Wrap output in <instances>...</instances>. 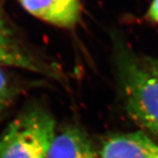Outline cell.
Returning a JSON list of instances; mask_svg holds the SVG:
<instances>
[{
    "label": "cell",
    "instance_id": "6",
    "mask_svg": "<svg viewBox=\"0 0 158 158\" xmlns=\"http://www.w3.org/2000/svg\"><path fill=\"white\" fill-rule=\"evenodd\" d=\"M47 158H97L89 139L76 127L56 134Z\"/></svg>",
    "mask_w": 158,
    "mask_h": 158
},
{
    "label": "cell",
    "instance_id": "2",
    "mask_svg": "<svg viewBox=\"0 0 158 158\" xmlns=\"http://www.w3.org/2000/svg\"><path fill=\"white\" fill-rule=\"evenodd\" d=\"M56 135L50 113L38 106L26 109L0 135V158H47Z\"/></svg>",
    "mask_w": 158,
    "mask_h": 158
},
{
    "label": "cell",
    "instance_id": "4",
    "mask_svg": "<svg viewBox=\"0 0 158 158\" xmlns=\"http://www.w3.org/2000/svg\"><path fill=\"white\" fill-rule=\"evenodd\" d=\"M20 6L34 18L63 28H70L78 22L81 14L79 0H18Z\"/></svg>",
    "mask_w": 158,
    "mask_h": 158
},
{
    "label": "cell",
    "instance_id": "1",
    "mask_svg": "<svg viewBox=\"0 0 158 158\" xmlns=\"http://www.w3.org/2000/svg\"><path fill=\"white\" fill-rule=\"evenodd\" d=\"M116 65L125 106L130 117L158 138V76L124 51L118 54Z\"/></svg>",
    "mask_w": 158,
    "mask_h": 158
},
{
    "label": "cell",
    "instance_id": "8",
    "mask_svg": "<svg viewBox=\"0 0 158 158\" xmlns=\"http://www.w3.org/2000/svg\"><path fill=\"white\" fill-rule=\"evenodd\" d=\"M148 14L153 21L158 23V0H152Z\"/></svg>",
    "mask_w": 158,
    "mask_h": 158
},
{
    "label": "cell",
    "instance_id": "3",
    "mask_svg": "<svg viewBox=\"0 0 158 158\" xmlns=\"http://www.w3.org/2000/svg\"><path fill=\"white\" fill-rule=\"evenodd\" d=\"M14 68L25 71L55 76L52 69L29 51L18 39L0 7V69Z\"/></svg>",
    "mask_w": 158,
    "mask_h": 158
},
{
    "label": "cell",
    "instance_id": "5",
    "mask_svg": "<svg viewBox=\"0 0 158 158\" xmlns=\"http://www.w3.org/2000/svg\"><path fill=\"white\" fill-rule=\"evenodd\" d=\"M100 158H158V144L139 132L117 134L104 141Z\"/></svg>",
    "mask_w": 158,
    "mask_h": 158
},
{
    "label": "cell",
    "instance_id": "9",
    "mask_svg": "<svg viewBox=\"0 0 158 158\" xmlns=\"http://www.w3.org/2000/svg\"><path fill=\"white\" fill-rule=\"evenodd\" d=\"M142 62L145 64V66H146L150 71H152L153 73L156 74V75H157L158 76V60L148 58V59L144 60Z\"/></svg>",
    "mask_w": 158,
    "mask_h": 158
},
{
    "label": "cell",
    "instance_id": "7",
    "mask_svg": "<svg viewBox=\"0 0 158 158\" xmlns=\"http://www.w3.org/2000/svg\"><path fill=\"white\" fill-rule=\"evenodd\" d=\"M12 87L4 70L0 69V112L11 101Z\"/></svg>",
    "mask_w": 158,
    "mask_h": 158
}]
</instances>
